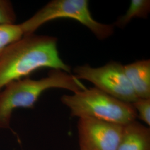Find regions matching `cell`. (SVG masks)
<instances>
[{
    "label": "cell",
    "instance_id": "cell-1",
    "mask_svg": "<svg viewBox=\"0 0 150 150\" xmlns=\"http://www.w3.org/2000/svg\"><path fill=\"white\" fill-rule=\"evenodd\" d=\"M56 38L31 33L8 46L0 57V91L43 68L71 74V67L59 56Z\"/></svg>",
    "mask_w": 150,
    "mask_h": 150
},
{
    "label": "cell",
    "instance_id": "cell-2",
    "mask_svg": "<svg viewBox=\"0 0 150 150\" xmlns=\"http://www.w3.org/2000/svg\"><path fill=\"white\" fill-rule=\"evenodd\" d=\"M0 91V129L10 128L11 116L17 108L34 107L39 97L50 88H62L75 92L85 86L75 75L62 70H51L40 80L25 77L7 84Z\"/></svg>",
    "mask_w": 150,
    "mask_h": 150
},
{
    "label": "cell",
    "instance_id": "cell-3",
    "mask_svg": "<svg viewBox=\"0 0 150 150\" xmlns=\"http://www.w3.org/2000/svg\"><path fill=\"white\" fill-rule=\"evenodd\" d=\"M61 102L73 117L90 118L125 125L134 121L137 112L131 103L123 102L96 87L64 95Z\"/></svg>",
    "mask_w": 150,
    "mask_h": 150
},
{
    "label": "cell",
    "instance_id": "cell-4",
    "mask_svg": "<svg viewBox=\"0 0 150 150\" xmlns=\"http://www.w3.org/2000/svg\"><path fill=\"white\" fill-rule=\"evenodd\" d=\"M70 18L88 28L100 40L111 36L112 25L101 23L92 16L87 0H52L20 24L24 35L34 33L45 23L57 18Z\"/></svg>",
    "mask_w": 150,
    "mask_h": 150
},
{
    "label": "cell",
    "instance_id": "cell-5",
    "mask_svg": "<svg viewBox=\"0 0 150 150\" xmlns=\"http://www.w3.org/2000/svg\"><path fill=\"white\" fill-rule=\"evenodd\" d=\"M74 72L78 79L90 82L95 87L123 102L132 104L139 98L125 73L124 65L118 62L112 61L99 67L77 66Z\"/></svg>",
    "mask_w": 150,
    "mask_h": 150
},
{
    "label": "cell",
    "instance_id": "cell-6",
    "mask_svg": "<svg viewBox=\"0 0 150 150\" xmlns=\"http://www.w3.org/2000/svg\"><path fill=\"white\" fill-rule=\"evenodd\" d=\"M123 126L93 118H79L80 150H117Z\"/></svg>",
    "mask_w": 150,
    "mask_h": 150
},
{
    "label": "cell",
    "instance_id": "cell-7",
    "mask_svg": "<svg viewBox=\"0 0 150 150\" xmlns=\"http://www.w3.org/2000/svg\"><path fill=\"white\" fill-rule=\"evenodd\" d=\"M125 73L139 98H150V60L142 59L124 66Z\"/></svg>",
    "mask_w": 150,
    "mask_h": 150
},
{
    "label": "cell",
    "instance_id": "cell-8",
    "mask_svg": "<svg viewBox=\"0 0 150 150\" xmlns=\"http://www.w3.org/2000/svg\"><path fill=\"white\" fill-rule=\"evenodd\" d=\"M117 150H150V128L136 121L124 125Z\"/></svg>",
    "mask_w": 150,
    "mask_h": 150
},
{
    "label": "cell",
    "instance_id": "cell-9",
    "mask_svg": "<svg viewBox=\"0 0 150 150\" xmlns=\"http://www.w3.org/2000/svg\"><path fill=\"white\" fill-rule=\"evenodd\" d=\"M150 11L149 0H132L125 14L119 17L112 25L122 29L134 18H147Z\"/></svg>",
    "mask_w": 150,
    "mask_h": 150
},
{
    "label": "cell",
    "instance_id": "cell-10",
    "mask_svg": "<svg viewBox=\"0 0 150 150\" xmlns=\"http://www.w3.org/2000/svg\"><path fill=\"white\" fill-rule=\"evenodd\" d=\"M24 35L20 24L0 25V57L6 47Z\"/></svg>",
    "mask_w": 150,
    "mask_h": 150
},
{
    "label": "cell",
    "instance_id": "cell-11",
    "mask_svg": "<svg viewBox=\"0 0 150 150\" xmlns=\"http://www.w3.org/2000/svg\"><path fill=\"white\" fill-rule=\"evenodd\" d=\"M16 15L9 0H0V25H15Z\"/></svg>",
    "mask_w": 150,
    "mask_h": 150
},
{
    "label": "cell",
    "instance_id": "cell-12",
    "mask_svg": "<svg viewBox=\"0 0 150 150\" xmlns=\"http://www.w3.org/2000/svg\"><path fill=\"white\" fill-rule=\"evenodd\" d=\"M139 118L150 125V98H138L132 103Z\"/></svg>",
    "mask_w": 150,
    "mask_h": 150
}]
</instances>
